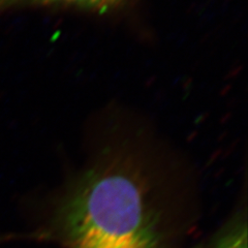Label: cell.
Returning <instances> with one entry per match:
<instances>
[{
  "label": "cell",
  "mask_w": 248,
  "mask_h": 248,
  "mask_svg": "<svg viewBox=\"0 0 248 248\" xmlns=\"http://www.w3.org/2000/svg\"><path fill=\"white\" fill-rule=\"evenodd\" d=\"M67 248H161V223L143 173L121 158L80 178L61 213Z\"/></svg>",
  "instance_id": "cell-1"
},
{
  "label": "cell",
  "mask_w": 248,
  "mask_h": 248,
  "mask_svg": "<svg viewBox=\"0 0 248 248\" xmlns=\"http://www.w3.org/2000/svg\"><path fill=\"white\" fill-rule=\"evenodd\" d=\"M123 0H0V14L16 7L28 5H69L89 10H108L117 6Z\"/></svg>",
  "instance_id": "cell-2"
},
{
  "label": "cell",
  "mask_w": 248,
  "mask_h": 248,
  "mask_svg": "<svg viewBox=\"0 0 248 248\" xmlns=\"http://www.w3.org/2000/svg\"><path fill=\"white\" fill-rule=\"evenodd\" d=\"M247 227L245 222H236L224 232L213 248H248Z\"/></svg>",
  "instance_id": "cell-3"
},
{
  "label": "cell",
  "mask_w": 248,
  "mask_h": 248,
  "mask_svg": "<svg viewBox=\"0 0 248 248\" xmlns=\"http://www.w3.org/2000/svg\"><path fill=\"white\" fill-rule=\"evenodd\" d=\"M1 240H2V239H1V238H0V242H1Z\"/></svg>",
  "instance_id": "cell-4"
}]
</instances>
